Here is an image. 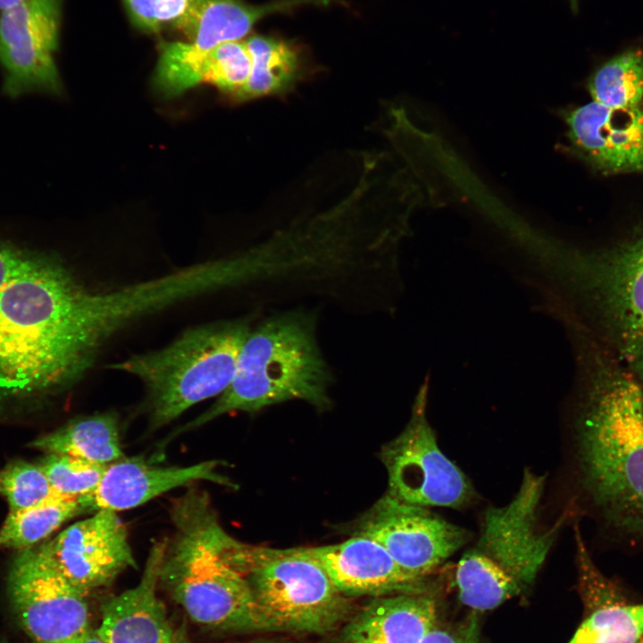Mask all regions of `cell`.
I'll use <instances>...</instances> for the list:
<instances>
[{"instance_id": "6da1fadb", "label": "cell", "mask_w": 643, "mask_h": 643, "mask_svg": "<svg viewBox=\"0 0 643 643\" xmlns=\"http://www.w3.org/2000/svg\"><path fill=\"white\" fill-rule=\"evenodd\" d=\"M148 310L138 283L90 290L56 257L0 239V402L71 386L110 337Z\"/></svg>"}, {"instance_id": "7a4b0ae2", "label": "cell", "mask_w": 643, "mask_h": 643, "mask_svg": "<svg viewBox=\"0 0 643 643\" xmlns=\"http://www.w3.org/2000/svg\"><path fill=\"white\" fill-rule=\"evenodd\" d=\"M593 347L573 421L575 481L605 539L643 550V387Z\"/></svg>"}, {"instance_id": "3957f363", "label": "cell", "mask_w": 643, "mask_h": 643, "mask_svg": "<svg viewBox=\"0 0 643 643\" xmlns=\"http://www.w3.org/2000/svg\"><path fill=\"white\" fill-rule=\"evenodd\" d=\"M159 582L195 622L220 630L268 629L239 570V545L222 528L208 494L189 489L173 499Z\"/></svg>"}, {"instance_id": "277c9868", "label": "cell", "mask_w": 643, "mask_h": 643, "mask_svg": "<svg viewBox=\"0 0 643 643\" xmlns=\"http://www.w3.org/2000/svg\"><path fill=\"white\" fill-rule=\"evenodd\" d=\"M331 380L316 341L313 321L296 313L272 317L250 330L227 389L207 410L176 430L168 441L235 411L253 413L294 399L325 409L330 403Z\"/></svg>"}, {"instance_id": "5b68a950", "label": "cell", "mask_w": 643, "mask_h": 643, "mask_svg": "<svg viewBox=\"0 0 643 643\" xmlns=\"http://www.w3.org/2000/svg\"><path fill=\"white\" fill-rule=\"evenodd\" d=\"M250 330L243 320L198 326L163 349L130 356L109 368L142 381L151 428L158 429L227 389Z\"/></svg>"}, {"instance_id": "8992f818", "label": "cell", "mask_w": 643, "mask_h": 643, "mask_svg": "<svg viewBox=\"0 0 643 643\" xmlns=\"http://www.w3.org/2000/svg\"><path fill=\"white\" fill-rule=\"evenodd\" d=\"M546 476L525 469L512 499L501 506H489L480 535L457 563L455 577L480 578L505 600L518 595L536 579L562 524L540 522V505Z\"/></svg>"}, {"instance_id": "52a82bcc", "label": "cell", "mask_w": 643, "mask_h": 643, "mask_svg": "<svg viewBox=\"0 0 643 643\" xmlns=\"http://www.w3.org/2000/svg\"><path fill=\"white\" fill-rule=\"evenodd\" d=\"M576 273L594 344L643 386V226L580 257Z\"/></svg>"}, {"instance_id": "ba28073f", "label": "cell", "mask_w": 643, "mask_h": 643, "mask_svg": "<svg viewBox=\"0 0 643 643\" xmlns=\"http://www.w3.org/2000/svg\"><path fill=\"white\" fill-rule=\"evenodd\" d=\"M238 560L268 629L321 632L345 613L343 594L308 547L271 549L242 543Z\"/></svg>"}, {"instance_id": "9c48e42d", "label": "cell", "mask_w": 643, "mask_h": 643, "mask_svg": "<svg viewBox=\"0 0 643 643\" xmlns=\"http://www.w3.org/2000/svg\"><path fill=\"white\" fill-rule=\"evenodd\" d=\"M428 384L420 388L404 430L380 453L388 477V494L406 504L460 509L474 499L466 475L440 449L426 416Z\"/></svg>"}, {"instance_id": "30bf717a", "label": "cell", "mask_w": 643, "mask_h": 643, "mask_svg": "<svg viewBox=\"0 0 643 643\" xmlns=\"http://www.w3.org/2000/svg\"><path fill=\"white\" fill-rule=\"evenodd\" d=\"M12 606L34 643H63L88 628L86 595L55 567L41 546L22 549L8 576Z\"/></svg>"}, {"instance_id": "8fae6325", "label": "cell", "mask_w": 643, "mask_h": 643, "mask_svg": "<svg viewBox=\"0 0 643 643\" xmlns=\"http://www.w3.org/2000/svg\"><path fill=\"white\" fill-rule=\"evenodd\" d=\"M317 0H280L250 5L242 0H203L187 33L188 41L162 42L154 81L166 96H178L202 83L210 53L219 45L241 40L263 17Z\"/></svg>"}, {"instance_id": "7c38bea8", "label": "cell", "mask_w": 643, "mask_h": 643, "mask_svg": "<svg viewBox=\"0 0 643 643\" xmlns=\"http://www.w3.org/2000/svg\"><path fill=\"white\" fill-rule=\"evenodd\" d=\"M353 533L380 544L403 570L419 579H425L471 539L466 529L388 493L355 522Z\"/></svg>"}, {"instance_id": "4fadbf2b", "label": "cell", "mask_w": 643, "mask_h": 643, "mask_svg": "<svg viewBox=\"0 0 643 643\" xmlns=\"http://www.w3.org/2000/svg\"><path fill=\"white\" fill-rule=\"evenodd\" d=\"M63 0H26L0 14L3 92L17 97L31 91L59 93L54 54L58 46Z\"/></svg>"}, {"instance_id": "5bb4252c", "label": "cell", "mask_w": 643, "mask_h": 643, "mask_svg": "<svg viewBox=\"0 0 643 643\" xmlns=\"http://www.w3.org/2000/svg\"><path fill=\"white\" fill-rule=\"evenodd\" d=\"M116 513L93 512L40 545L58 571L84 595L137 567L127 529Z\"/></svg>"}, {"instance_id": "9a60e30c", "label": "cell", "mask_w": 643, "mask_h": 643, "mask_svg": "<svg viewBox=\"0 0 643 643\" xmlns=\"http://www.w3.org/2000/svg\"><path fill=\"white\" fill-rule=\"evenodd\" d=\"M562 115L572 151L594 169L643 172V103L613 109L592 101Z\"/></svg>"}, {"instance_id": "2e32d148", "label": "cell", "mask_w": 643, "mask_h": 643, "mask_svg": "<svg viewBox=\"0 0 643 643\" xmlns=\"http://www.w3.org/2000/svg\"><path fill=\"white\" fill-rule=\"evenodd\" d=\"M219 460H206L187 466L159 465L142 458H121L108 464L96 489L79 497L83 513L100 509L114 512L138 507L174 489L205 480L236 488L219 472Z\"/></svg>"}, {"instance_id": "e0dca14e", "label": "cell", "mask_w": 643, "mask_h": 643, "mask_svg": "<svg viewBox=\"0 0 643 643\" xmlns=\"http://www.w3.org/2000/svg\"><path fill=\"white\" fill-rule=\"evenodd\" d=\"M308 550L342 594L415 592L424 580L407 573L380 544L364 536Z\"/></svg>"}, {"instance_id": "ac0fdd59", "label": "cell", "mask_w": 643, "mask_h": 643, "mask_svg": "<svg viewBox=\"0 0 643 643\" xmlns=\"http://www.w3.org/2000/svg\"><path fill=\"white\" fill-rule=\"evenodd\" d=\"M166 541L151 547L137 586L103 604L97 630L105 643H171L173 630L156 594Z\"/></svg>"}, {"instance_id": "d6986e66", "label": "cell", "mask_w": 643, "mask_h": 643, "mask_svg": "<svg viewBox=\"0 0 643 643\" xmlns=\"http://www.w3.org/2000/svg\"><path fill=\"white\" fill-rule=\"evenodd\" d=\"M436 621V600L428 594L381 597L350 622L345 643H420Z\"/></svg>"}, {"instance_id": "ffe728a7", "label": "cell", "mask_w": 643, "mask_h": 643, "mask_svg": "<svg viewBox=\"0 0 643 643\" xmlns=\"http://www.w3.org/2000/svg\"><path fill=\"white\" fill-rule=\"evenodd\" d=\"M29 447L47 454L67 455L104 465L124 457L119 420L114 413L78 418L37 438Z\"/></svg>"}, {"instance_id": "44dd1931", "label": "cell", "mask_w": 643, "mask_h": 643, "mask_svg": "<svg viewBox=\"0 0 643 643\" xmlns=\"http://www.w3.org/2000/svg\"><path fill=\"white\" fill-rule=\"evenodd\" d=\"M252 67L240 101L279 96L292 89L302 76L299 50L286 40L255 35L246 40Z\"/></svg>"}, {"instance_id": "7402d4cb", "label": "cell", "mask_w": 643, "mask_h": 643, "mask_svg": "<svg viewBox=\"0 0 643 643\" xmlns=\"http://www.w3.org/2000/svg\"><path fill=\"white\" fill-rule=\"evenodd\" d=\"M80 514L83 509L79 497L61 494L27 509L9 513L0 530V546L20 550L34 547Z\"/></svg>"}, {"instance_id": "603a6c76", "label": "cell", "mask_w": 643, "mask_h": 643, "mask_svg": "<svg viewBox=\"0 0 643 643\" xmlns=\"http://www.w3.org/2000/svg\"><path fill=\"white\" fill-rule=\"evenodd\" d=\"M594 102L613 109L643 103V51L628 50L599 67L589 78Z\"/></svg>"}, {"instance_id": "cb8c5ba5", "label": "cell", "mask_w": 643, "mask_h": 643, "mask_svg": "<svg viewBox=\"0 0 643 643\" xmlns=\"http://www.w3.org/2000/svg\"><path fill=\"white\" fill-rule=\"evenodd\" d=\"M643 635V604L611 605L596 610L569 643H638Z\"/></svg>"}, {"instance_id": "d4e9b609", "label": "cell", "mask_w": 643, "mask_h": 643, "mask_svg": "<svg viewBox=\"0 0 643 643\" xmlns=\"http://www.w3.org/2000/svg\"><path fill=\"white\" fill-rule=\"evenodd\" d=\"M251 67L246 40L227 41L208 55L203 68L202 83H210L235 101H240Z\"/></svg>"}, {"instance_id": "484cf974", "label": "cell", "mask_w": 643, "mask_h": 643, "mask_svg": "<svg viewBox=\"0 0 643 643\" xmlns=\"http://www.w3.org/2000/svg\"><path fill=\"white\" fill-rule=\"evenodd\" d=\"M0 492L7 499L9 513L27 509L59 494L39 464L24 460L12 461L0 472Z\"/></svg>"}, {"instance_id": "4316f807", "label": "cell", "mask_w": 643, "mask_h": 643, "mask_svg": "<svg viewBox=\"0 0 643 643\" xmlns=\"http://www.w3.org/2000/svg\"><path fill=\"white\" fill-rule=\"evenodd\" d=\"M39 465L56 492L73 497H81L92 493L108 466L67 455L55 454H47Z\"/></svg>"}, {"instance_id": "83f0119b", "label": "cell", "mask_w": 643, "mask_h": 643, "mask_svg": "<svg viewBox=\"0 0 643 643\" xmlns=\"http://www.w3.org/2000/svg\"><path fill=\"white\" fill-rule=\"evenodd\" d=\"M420 643H479L478 620L471 617L465 622L455 625L436 622Z\"/></svg>"}, {"instance_id": "f1b7e54d", "label": "cell", "mask_w": 643, "mask_h": 643, "mask_svg": "<svg viewBox=\"0 0 643 643\" xmlns=\"http://www.w3.org/2000/svg\"><path fill=\"white\" fill-rule=\"evenodd\" d=\"M132 21L149 32L161 28L158 13L162 0H124Z\"/></svg>"}, {"instance_id": "f546056e", "label": "cell", "mask_w": 643, "mask_h": 643, "mask_svg": "<svg viewBox=\"0 0 643 643\" xmlns=\"http://www.w3.org/2000/svg\"><path fill=\"white\" fill-rule=\"evenodd\" d=\"M197 1L162 0L158 13L159 23L162 25L165 22H171L175 25Z\"/></svg>"}, {"instance_id": "4dcf8cb0", "label": "cell", "mask_w": 643, "mask_h": 643, "mask_svg": "<svg viewBox=\"0 0 643 643\" xmlns=\"http://www.w3.org/2000/svg\"><path fill=\"white\" fill-rule=\"evenodd\" d=\"M63 643H105L100 636L97 629L88 628L79 636Z\"/></svg>"}, {"instance_id": "1f68e13d", "label": "cell", "mask_w": 643, "mask_h": 643, "mask_svg": "<svg viewBox=\"0 0 643 643\" xmlns=\"http://www.w3.org/2000/svg\"><path fill=\"white\" fill-rule=\"evenodd\" d=\"M171 643H189L183 631H173Z\"/></svg>"}, {"instance_id": "d6a6232c", "label": "cell", "mask_w": 643, "mask_h": 643, "mask_svg": "<svg viewBox=\"0 0 643 643\" xmlns=\"http://www.w3.org/2000/svg\"><path fill=\"white\" fill-rule=\"evenodd\" d=\"M26 0H0V12L15 6Z\"/></svg>"}, {"instance_id": "836d02e7", "label": "cell", "mask_w": 643, "mask_h": 643, "mask_svg": "<svg viewBox=\"0 0 643 643\" xmlns=\"http://www.w3.org/2000/svg\"><path fill=\"white\" fill-rule=\"evenodd\" d=\"M638 643H643V639H640Z\"/></svg>"}]
</instances>
